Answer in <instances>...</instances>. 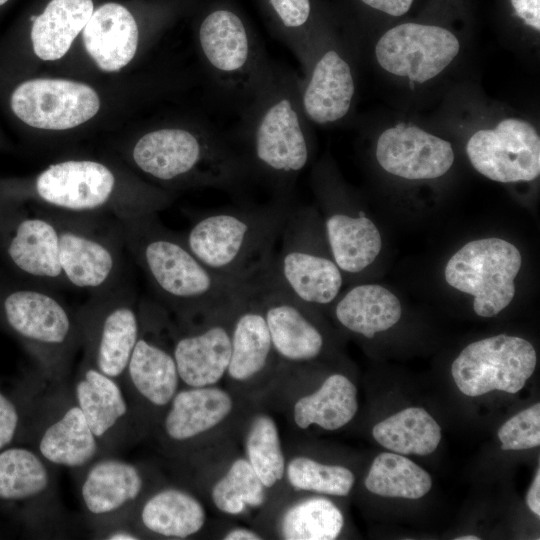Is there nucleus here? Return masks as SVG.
I'll return each instance as SVG.
<instances>
[{"instance_id":"nucleus-1","label":"nucleus","mask_w":540,"mask_h":540,"mask_svg":"<svg viewBox=\"0 0 540 540\" xmlns=\"http://www.w3.org/2000/svg\"><path fill=\"white\" fill-rule=\"evenodd\" d=\"M240 115L231 139L250 180L267 186L274 197L292 198L296 179L310 159L307 118L296 74L273 62Z\"/></svg>"},{"instance_id":"nucleus-2","label":"nucleus","mask_w":540,"mask_h":540,"mask_svg":"<svg viewBox=\"0 0 540 540\" xmlns=\"http://www.w3.org/2000/svg\"><path fill=\"white\" fill-rule=\"evenodd\" d=\"M119 222L125 249L141 268L158 303L179 321L200 318L231 302L243 286L205 266L182 235L164 226L157 213Z\"/></svg>"},{"instance_id":"nucleus-3","label":"nucleus","mask_w":540,"mask_h":540,"mask_svg":"<svg viewBox=\"0 0 540 540\" xmlns=\"http://www.w3.org/2000/svg\"><path fill=\"white\" fill-rule=\"evenodd\" d=\"M292 198L213 210L198 216L181 234L194 255L223 279L244 285L267 270Z\"/></svg>"},{"instance_id":"nucleus-4","label":"nucleus","mask_w":540,"mask_h":540,"mask_svg":"<svg viewBox=\"0 0 540 540\" xmlns=\"http://www.w3.org/2000/svg\"><path fill=\"white\" fill-rule=\"evenodd\" d=\"M131 156L143 173L162 183L237 192L250 181L231 137L213 125L147 132L137 140Z\"/></svg>"},{"instance_id":"nucleus-5","label":"nucleus","mask_w":540,"mask_h":540,"mask_svg":"<svg viewBox=\"0 0 540 540\" xmlns=\"http://www.w3.org/2000/svg\"><path fill=\"white\" fill-rule=\"evenodd\" d=\"M33 198L55 211L124 220L158 213L172 197L156 188L121 190L115 172L107 165L67 160L48 166L36 177Z\"/></svg>"},{"instance_id":"nucleus-6","label":"nucleus","mask_w":540,"mask_h":540,"mask_svg":"<svg viewBox=\"0 0 540 540\" xmlns=\"http://www.w3.org/2000/svg\"><path fill=\"white\" fill-rule=\"evenodd\" d=\"M0 315L32 354L41 375L52 381L67 380L81 347L77 310L56 290L27 281L0 290Z\"/></svg>"},{"instance_id":"nucleus-7","label":"nucleus","mask_w":540,"mask_h":540,"mask_svg":"<svg viewBox=\"0 0 540 540\" xmlns=\"http://www.w3.org/2000/svg\"><path fill=\"white\" fill-rule=\"evenodd\" d=\"M197 36L212 88L240 112L267 78L273 61L243 20L229 9L209 12Z\"/></svg>"},{"instance_id":"nucleus-8","label":"nucleus","mask_w":540,"mask_h":540,"mask_svg":"<svg viewBox=\"0 0 540 540\" xmlns=\"http://www.w3.org/2000/svg\"><path fill=\"white\" fill-rule=\"evenodd\" d=\"M314 213L307 208H291L272 260L265 271L292 296L313 306H326L340 294L344 276L331 252L321 250L325 236Z\"/></svg>"},{"instance_id":"nucleus-9","label":"nucleus","mask_w":540,"mask_h":540,"mask_svg":"<svg viewBox=\"0 0 540 540\" xmlns=\"http://www.w3.org/2000/svg\"><path fill=\"white\" fill-rule=\"evenodd\" d=\"M59 264L68 288L90 295L124 280V250L119 220L55 211Z\"/></svg>"},{"instance_id":"nucleus-10","label":"nucleus","mask_w":540,"mask_h":540,"mask_svg":"<svg viewBox=\"0 0 540 540\" xmlns=\"http://www.w3.org/2000/svg\"><path fill=\"white\" fill-rule=\"evenodd\" d=\"M83 357L121 382L141 332L140 302L126 281L91 294L77 309Z\"/></svg>"},{"instance_id":"nucleus-11","label":"nucleus","mask_w":540,"mask_h":540,"mask_svg":"<svg viewBox=\"0 0 540 540\" xmlns=\"http://www.w3.org/2000/svg\"><path fill=\"white\" fill-rule=\"evenodd\" d=\"M39 375L33 403V449L51 465L76 471L105 455L67 380Z\"/></svg>"},{"instance_id":"nucleus-12","label":"nucleus","mask_w":540,"mask_h":540,"mask_svg":"<svg viewBox=\"0 0 540 540\" xmlns=\"http://www.w3.org/2000/svg\"><path fill=\"white\" fill-rule=\"evenodd\" d=\"M522 263L516 246L500 238L473 240L447 262V283L474 297L473 309L480 317H493L504 310L515 295L514 279Z\"/></svg>"},{"instance_id":"nucleus-13","label":"nucleus","mask_w":540,"mask_h":540,"mask_svg":"<svg viewBox=\"0 0 540 540\" xmlns=\"http://www.w3.org/2000/svg\"><path fill=\"white\" fill-rule=\"evenodd\" d=\"M536 362L529 341L500 334L467 345L453 361L451 374L458 389L470 397L494 390L513 394L524 387Z\"/></svg>"},{"instance_id":"nucleus-14","label":"nucleus","mask_w":540,"mask_h":540,"mask_svg":"<svg viewBox=\"0 0 540 540\" xmlns=\"http://www.w3.org/2000/svg\"><path fill=\"white\" fill-rule=\"evenodd\" d=\"M466 152L472 166L493 181H531L540 174L539 135L521 119L506 118L492 130L475 132Z\"/></svg>"},{"instance_id":"nucleus-15","label":"nucleus","mask_w":540,"mask_h":540,"mask_svg":"<svg viewBox=\"0 0 540 540\" xmlns=\"http://www.w3.org/2000/svg\"><path fill=\"white\" fill-rule=\"evenodd\" d=\"M454 34L438 26L404 23L378 40L375 54L386 71L423 83L442 72L458 54Z\"/></svg>"},{"instance_id":"nucleus-16","label":"nucleus","mask_w":540,"mask_h":540,"mask_svg":"<svg viewBox=\"0 0 540 540\" xmlns=\"http://www.w3.org/2000/svg\"><path fill=\"white\" fill-rule=\"evenodd\" d=\"M2 234V248L11 267L26 281L53 290L68 288L59 264V236L54 210L19 213Z\"/></svg>"},{"instance_id":"nucleus-17","label":"nucleus","mask_w":540,"mask_h":540,"mask_svg":"<svg viewBox=\"0 0 540 540\" xmlns=\"http://www.w3.org/2000/svg\"><path fill=\"white\" fill-rule=\"evenodd\" d=\"M236 297L204 315L200 326L179 321L186 330L173 335L172 352L180 380L188 387L212 386L227 373Z\"/></svg>"},{"instance_id":"nucleus-18","label":"nucleus","mask_w":540,"mask_h":540,"mask_svg":"<svg viewBox=\"0 0 540 540\" xmlns=\"http://www.w3.org/2000/svg\"><path fill=\"white\" fill-rule=\"evenodd\" d=\"M11 108L31 127L67 130L95 116L100 100L84 83L40 78L25 81L13 91Z\"/></svg>"},{"instance_id":"nucleus-19","label":"nucleus","mask_w":540,"mask_h":540,"mask_svg":"<svg viewBox=\"0 0 540 540\" xmlns=\"http://www.w3.org/2000/svg\"><path fill=\"white\" fill-rule=\"evenodd\" d=\"M79 472V498L91 529L129 519L142 500L143 472L136 464L105 454Z\"/></svg>"},{"instance_id":"nucleus-20","label":"nucleus","mask_w":540,"mask_h":540,"mask_svg":"<svg viewBox=\"0 0 540 540\" xmlns=\"http://www.w3.org/2000/svg\"><path fill=\"white\" fill-rule=\"evenodd\" d=\"M140 316L141 332L121 379L133 413L139 404L166 409L181 381L172 346L154 330L150 301L140 303Z\"/></svg>"},{"instance_id":"nucleus-21","label":"nucleus","mask_w":540,"mask_h":540,"mask_svg":"<svg viewBox=\"0 0 540 540\" xmlns=\"http://www.w3.org/2000/svg\"><path fill=\"white\" fill-rule=\"evenodd\" d=\"M71 389L105 454L124 447L137 420L121 382L82 357Z\"/></svg>"},{"instance_id":"nucleus-22","label":"nucleus","mask_w":540,"mask_h":540,"mask_svg":"<svg viewBox=\"0 0 540 540\" xmlns=\"http://www.w3.org/2000/svg\"><path fill=\"white\" fill-rule=\"evenodd\" d=\"M260 302L275 353L304 362L320 355L324 337L308 314V305L281 288L266 273L251 282Z\"/></svg>"},{"instance_id":"nucleus-23","label":"nucleus","mask_w":540,"mask_h":540,"mask_svg":"<svg viewBox=\"0 0 540 540\" xmlns=\"http://www.w3.org/2000/svg\"><path fill=\"white\" fill-rule=\"evenodd\" d=\"M53 467L31 448L7 447L0 451V500L31 503L43 531L61 519Z\"/></svg>"},{"instance_id":"nucleus-24","label":"nucleus","mask_w":540,"mask_h":540,"mask_svg":"<svg viewBox=\"0 0 540 540\" xmlns=\"http://www.w3.org/2000/svg\"><path fill=\"white\" fill-rule=\"evenodd\" d=\"M380 166L390 174L410 180L444 175L454 162L451 144L416 126L399 124L385 130L375 151Z\"/></svg>"},{"instance_id":"nucleus-25","label":"nucleus","mask_w":540,"mask_h":540,"mask_svg":"<svg viewBox=\"0 0 540 540\" xmlns=\"http://www.w3.org/2000/svg\"><path fill=\"white\" fill-rule=\"evenodd\" d=\"M299 80V94L306 118L316 124H329L344 118L355 93L348 61L335 49L311 57Z\"/></svg>"},{"instance_id":"nucleus-26","label":"nucleus","mask_w":540,"mask_h":540,"mask_svg":"<svg viewBox=\"0 0 540 540\" xmlns=\"http://www.w3.org/2000/svg\"><path fill=\"white\" fill-rule=\"evenodd\" d=\"M273 352L260 302L252 283H247L235 301L227 373L236 381L249 380L264 370Z\"/></svg>"},{"instance_id":"nucleus-27","label":"nucleus","mask_w":540,"mask_h":540,"mask_svg":"<svg viewBox=\"0 0 540 540\" xmlns=\"http://www.w3.org/2000/svg\"><path fill=\"white\" fill-rule=\"evenodd\" d=\"M84 46L98 67L119 71L135 56L139 31L133 15L118 3H105L93 11L82 30Z\"/></svg>"},{"instance_id":"nucleus-28","label":"nucleus","mask_w":540,"mask_h":540,"mask_svg":"<svg viewBox=\"0 0 540 540\" xmlns=\"http://www.w3.org/2000/svg\"><path fill=\"white\" fill-rule=\"evenodd\" d=\"M135 528L165 538L185 539L205 524L203 505L176 487L162 488L141 500L128 519Z\"/></svg>"},{"instance_id":"nucleus-29","label":"nucleus","mask_w":540,"mask_h":540,"mask_svg":"<svg viewBox=\"0 0 540 540\" xmlns=\"http://www.w3.org/2000/svg\"><path fill=\"white\" fill-rule=\"evenodd\" d=\"M231 396L223 389L204 386L177 391L162 419V430L173 442H186L217 426L231 412Z\"/></svg>"},{"instance_id":"nucleus-30","label":"nucleus","mask_w":540,"mask_h":540,"mask_svg":"<svg viewBox=\"0 0 540 540\" xmlns=\"http://www.w3.org/2000/svg\"><path fill=\"white\" fill-rule=\"evenodd\" d=\"M323 231L331 255L343 274L356 275L378 257L382 238L367 216L346 211H328Z\"/></svg>"},{"instance_id":"nucleus-31","label":"nucleus","mask_w":540,"mask_h":540,"mask_svg":"<svg viewBox=\"0 0 540 540\" xmlns=\"http://www.w3.org/2000/svg\"><path fill=\"white\" fill-rule=\"evenodd\" d=\"M334 314L347 330L366 338L388 330L401 318L399 299L378 284H359L336 302Z\"/></svg>"},{"instance_id":"nucleus-32","label":"nucleus","mask_w":540,"mask_h":540,"mask_svg":"<svg viewBox=\"0 0 540 540\" xmlns=\"http://www.w3.org/2000/svg\"><path fill=\"white\" fill-rule=\"evenodd\" d=\"M94 11L92 0H51L35 17L31 40L42 60H57L65 55Z\"/></svg>"},{"instance_id":"nucleus-33","label":"nucleus","mask_w":540,"mask_h":540,"mask_svg":"<svg viewBox=\"0 0 540 540\" xmlns=\"http://www.w3.org/2000/svg\"><path fill=\"white\" fill-rule=\"evenodd\" d=\"M357 410L355 385L342 374H332L317 391L295 403L293 415L301 429L316 424L325 430H337L349 423Z\"/></svg>"},{"instance_id":"nucleus-34","label":"nucleus","mask_w":540,"mask_h":540,"mask_svg":"<svg viewBox=\"0 0 540 540\" xmlns=\"http://www.w3.org/2000/svg\"><path fill=\"white\" fill-rule=\"evenodd\" d=\"M372 435L394 453L425 456L437 449L441 428L425 409L409 407L375 424Z\"/></svg>"},{"instance_id":"nucleus-35","label":"nucleus","mask_w":540,"mask_h":540,"mask_svg":"<svg viewBox=\"0 0 540 540\" xmlns=\"http://www.w3.org/2000/svg\"><path fill=\"white\" fill-rule=\"evenodd\" d=\"M364 483L379 496L419 499L430 491L432 478L402 454L384 452L373 460Z\"/></svg>"},{"instance_id":"nucleus-36","label":"nucleus","mask_w":540,"mask_h":540,"mask_svg":"<svg viewBox=\"0 0 540 540\" xmlns=\"http://www.w3.org/2000/svg\"><path fill=\"white\" fill-rule=\"evenodd\" d=\"M343 525L344 517L333 502L314 497L285 512L281 535L286 540H333L339 536Z\"/></svg>"},{"instance_id":"nucleus-37","label":"nucleus","mask_w":540,"mask_h":540,"mask_svg":"<svg viewBox=\"0 0 540 540\" xmlns=\"http://www.w3.org/2000/svg\"><path fill=\"white\" fill-rule=\"evenodd\" d=\"M247 460L266 488L274 486L285 473V459L274 420L259 414L253 418L246 437Z\"/></svg>"},{"instance_id":"nucleus-38","label":"nucleus","mask_w":540,"mask_h":540,"mask_svg":"<svg viewBox=\"0 0 540 540\" xmlns=\"http://www.w3.org/2000/svg\"><path fill=\"white\" fill-rule=\"evenodd\" d=\"M265 486L247 459H237L211 490L214 505L226 514L237 515L246 506L264 503Z\"/></svg>"},{"instance_id":"nucleus-39","label":"nucleus","mask_w":540,"mask_h":540,"mask_svg":"<svg viewBox=\"0 0 540 540\" xmlns=\"http://www.w3.org/2000/svg\"><path fill=\"white\" fill-rule=\"evenodd\" d=\"M286 473L289 483L296 490L334 496L348 495L355 482L348 468L322 464L304 456L293 458L287 465Z\"/></svg>"},{"instance_id":"nucleus-40","label":"nucleus","mask_w":540,"mask_h":540,"mask_svg":"<svg viewBox=\"0 0 540 540\" xmlns=\"http://www.w3.org/2000/svg\"><path fill=\"white\" fill-rule=\"evenodd\" d=\"M268 2L282 30L281 37L284 44L299 59L304 70L311 56L310 45L303 33L310 18V0H268Z\"/></svg>"},{"instance_id":"nucleus-41","label":"nucleus","mask_w":540,"mask_h":540,"mask_svg":"<svg viewBox=\"0 0 540 540\" xmlns=\"http://www.w3.org/2000/svg\"><path fill=\"white\" fill-rule=\"evenodd\" d=\"M503 450H525L540 445V404L508 419L497 432Z\"/></svg>"},{"instance_id":"nucleus-42","label":"nucleus","mask_w":540,"mask_h":540,"mask_svg":"<svg viewBox=\"0 0 540 540\" xmlns=\"http://www.w3.org/2000/svg\"><path fill=\"white\" fill-rule=\"evenodd\" d=\"M21 424L16 404L0 391V451L14 441Z\"/></svg>"},{"instance_id":"nucleus-43","label":"nucleus","mask_w":540,"mask_h":540,"mask_svg":"<svg viewBox=\"0 0 540 540\" xmlns=\"http://www.w3.org/2000/svg\"><path fill=\"white\" fill-rule=\"evenodd\" d=\"M95 538L107 540H138L141 536L135 526L128 520L111 522L92 529Z\"/></svg>"},{"instance_id":"nucleus-44","label":"nucleus","mask_w":540,"mask_h":540,"mask_svg":"<svg viewBox=\"0 0 540 540\" xmlns=\"http://www.w3.org/2000/svg\"><path fill=\"white\" fill-rule=\"evenodd\" d=\"M511 4L527 25L540 30V0H511Z\"/></svg>"},{"instance_id":"nucleus-45","label":"nucleus","mask_w":540,"mask_h":540,"mask_svg":"<svg viewBox=\"0 0 540 540\" xmlns=\"http://www.w3.org/2000/svg\"><path fill=\"white\" fill-rule=\"evenodd\" d=\"M364 4L392 16H401L411 7L414 0H361Z\"/></svg>"},{"instance_id":"nucleus-46","label":"nucleus","mask_w":540,"mask_h":540,"mask_svg":"<svg viewBox=\"0 0 540 540\" xmlns=\"http://www.w3.org/2000/svg\"><path fill=\"white\" fill-rule=\"evenodd\" d=\"M526 502L529 509L540 516V470H537L536 476L526 496Z\"/></svg>"},{"instance_id":"nucleus-47","label":"nucleus","mask_w":540,"mask_h":540,"mask_svg":"<svg viewBox=\"0 0 540 540\" xmlns=\"http://www.w3.org/2000/svg\"><path fill=\"white\" fill-rule=\"evenodd\" d=\"M225 540H259L261 536L257 533L245 529V528H235L229 531L225 536Z\"/></svg>"},{"instance_id":"nucleus-48","label":"nucleus","mask_w":540,"mask_h":540,"mask_svg":"<svg viewBox=\"0 0 540 540\" xmlns=\"http://www.w3.org/2000/svg\"><path fill=\"white\" fill-rule=\"evenodd\" d=\"M456 540H479V537L474 536V535H466V536L457 537Z\"/></svg>"},{"instance_id":"nucleus-49","label":"nucleus","mask_w":540,"mask_h":540,"mask_svg":"<svg viewBox=\"0 0 540 540\" xmlns=\"http://www.w3.org/2000/svg\"><path fill=\"white\" fill-rule=\"evenodd\" d=\"M8 0H0V5L6 3Z\"/></svg>"}]
</instances>
